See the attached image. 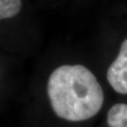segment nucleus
Returning <instances> with one entry per match:
<instances>
[{"instance_id":"obj_4","label":"nucleus","mask_w":127,"mask_h":127,"mask_svg":"<svg viewBox=\"0 0 127 127\" xmlns=\"http://www.w3.org/2000/svg\"><path fill=\"white\" fill-rule=\"evenodd\" d=\"M22 8L21 0H0V20L14 17Z\"/></svg>"},{"instance_id":"obj_3","label":"nucleus","mask_w":127,"mask_h":127,"mask_svg":"<svg viewBox=\"0 0 127 127\" xmlns=\"http://www.w3.org/2000/svg\"><path fill=\"white\" fill-rule=\"evenodd\" d=\"M106 120L110 127H127V104H114L109 109Z\"/></svg>"},{"instance_id":"obj_1","label":"nucleus","mask_w":127,"mask_h":127,"mask_svg":"<svg viewBox=\"0 0 127 127\" xmlns=\"http://www.w3.org/2000/svg\"><path fill=\"white\" fill-rule=\"evenodd\" d=\"M47 95L55 114L69 122L94 117L104 104V91L95 75L80 65H61L51 73Z\"/></svg>"},{"instance_id":"obj_2","label":"nucleus","mask_w":127,"mask_h":127,"mask_svg":"<svg viewBox=\"0 0 127 127\" xmlns=\"http://www.w3.org/2000/svg\"><path fill=\"white\" fill-rule=\"evenodd\" d=\"M106 77L116 92L127 94V38L121 45L118 57L108 67Z\"/></svg>"}]
</instances>
